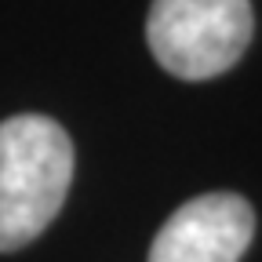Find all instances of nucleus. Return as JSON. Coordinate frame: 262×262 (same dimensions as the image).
<instances>
[{
	"label": "nucleus",
	"mask_w": 262,
	"mask_h": 262,
	"mask_svg": "<svg viewBox=\"0 0 262 262\" xmlns=\"http://www.w3.org/2000/svg\"><path fill=\"white\" fill-rule=\"evenodd\" d=\"M73 182V142L40 113L0 120V251L37 241Z\"/></svg>",
	"instance_id": "obj_1"
},
{
	"label": "nucleus",
	"mask_w": 262,
	"mask_h": 262,
	"mask_svg": "<svg viewBox=\"0 0 262 262\" xmlns=\"http://www.w3.org/2000/svg\"><path fill=\"white\" fill-rule=\"evenodd\" d=\"M251 26V0H153L146 40L171 77L211 80L241 62Z\"/></svg>",
	"instance_id": "obj_2"
},
{
	"label": "nucleus",
	"mask_w": 262,
	"mask_h": 262,
	"mask_svg": "<svg viewBox=\"0 0 262 262\" xmlns=\"http://www.w3.org/2000/svg\"><path fill=\"white\" fill-rule=\"evenodd\" d=\"M255 237V211L237 193L186 201L153 237L149 262H241Z\"/></svg>",
	"instance_id": "obj_3"
}]
</instances>
